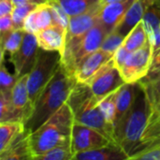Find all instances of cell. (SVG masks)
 Segmentation results:
<instances>
[{
    "mask_svg": "<svg viewBox=\"0 0 160 160\" xmlns=\"http://www.w3.org/2000/svg\"><path fill=\"white\" fill-rule=\"evenodd\" d=\"M151 114V105L146 92L139 82L133 104L115 127L116 143L128 155L141 142Z\"/></svg>",
    "mask_w": 160,
    "mask_h": 160,
    "instance_id": "obj_1",
    "label": "cell"
},
{
    "mask_svg": "<svg viewBox=\"0 0 160 160\" xmlns=\"http://www.w3.org/2000/svg\"><path fill=\"white\" fill-rule=\"evenodd\" d=\"M73 124V112L66 102L47 122L29 134V146L33 160L57 145L70 142Z\"/></svg>",
    "mask_w": 160,
    "mask_h": 160,
    "instance_id": "obj_2",
    "label": "cell"
},
{
    "mask_svg": "<svg viewBox=\"0 0 160 160\" xmlns=\"http://www.w3.org/2000/svg\"><path fill=\"white\" fill-rule=\"evenodd\" d=\"M67 103L73 112L74 123L88 126L116 143L115 128L106 121L99 108V100L94 96L86 83L77 82Z\"/></svg>",
    "mask_w": 160,
    "mask_h": 160,
    "instance_id": "obj_3",
    "label": "cell"
},
{
    "mask_svg": "<svg viewBox=\"0 0 160 160\" xmlns=\"http://www.w3.org/2000/svg\"><path fill=\"white\" fill-rule=\"evenodd\" d=\"M62 64V54L56 51H46L38 48L37 61L28 74V92L32 104L35 103Z\"/></svg>",
    "mask_w": 160,
    "mask_h": 160,
    "instance_id": "obj_4",
    "label": "cell"
},
{
    "mask_svg": "<svg viewBox=\"0 0 160 160\" xmlns=\"http://www.w3.org/2000/svg\"><path fill=\"white\" fill-rule=\"evenodd\" d=\"M100 8L101 5L99 4L88 12L70 17L69 24L67 30L65 50L62 54L63 66H66L68 63L75 50L88 31L98 22Z\"/></svg>",
    "mask_w": 160,
    "mask_h": 160,
    "instance_id": "obj_5",
    "label": "cell"
},
{
    "mask_svg": "<svg viewBox=\"0 0 160 160\" xmlns=\"http://www.w3.org/2000/svg\"><path fill=\"white\" fill-rule=\"evenodd\" d=\"M153 51L150 41L141 49L130 52L123 67L119 69L126 83H136L145 78L151 68Z\"/></svg>",
    "mask_w": 160,
    "mask_h": 160,
    "instance_id": "obj_6",
    "label": "cell"
},
{
    "mask_svg": "<svg viewBox=\"0 0 160 160\" xmlns=\"http://www.w3.org/2000/svg\"><path fill=\"white\" fill-rule=\"evenodd\" d=\"M125 83L120 70L114 65L113 57L86 82L99 101L106 96L118 90Z\"/></svg>",
    "mask_w": 160,
    "mask_h": 160,
    "instance_id": "obj_7",
    "label": "cell"
},
{
    "mask_svg": "<svg viewBox=\"0 0 160 160\" xmlns=\"http://www.w3.org/2000/svg\"><path fill=\"white\" fill-rule=\"evenodd\" d=\"M74 87L63 90L52 96L44 102L36 104L31 116L24 124V130L28 134H31L47 122L68 101V98Z\"/></svg>",
    "mask_w": 160,
    "mask_h": 160,
    "instance_id": "obj_8",
    "label": "cell"
},
{
    "mask_svg": "<svg viewBox=\"0 0 160 160\" xmlns=\"http://www.w3.org/2000/svg\"><path fill=\"white\" fill-rule=\"evenodd\" d=\"M109 33L110 32L99 22L96 23L85 35L83 39L75 50L70 60L66 66H64V68L71 75H73L76 68L84 58L100 49L103 40Z\"/></svg>",
    "mask_w": 160,
    "mask_h": 160,
    "instance_id": "obj_9",
    "label": "cell"
},
{
    "mask_svg": "<svg viewBox=\"0 0 160 160\" xmlns=\"http://www.w3.org/2000/svg\"><path fill=\"white\" fill-rule=\"evenodd\" d=\"M112 142L101 132L79 123H74L71 132V150L74 157L82 152L108 146ZM116 144V143H115Z\"/></svg>",
    "mask_w": 160,
    "mask_h": 160,
    "instance_id": "obj_10",
    "label": "cell"
},
{
    "mask_svg": "<svg viewBox=\"0 0 160 160\" xmlns=\"http://www.w3.org/2000/svg\"><path fill=\"white\" fill-rule=\"evenodd\" d=\"M38 48L36 35L26 32L19 50L9 55V62L13 65L18 77L29 74L32 70L37 61Z\"/></svg>",
    "mask_w": 160,
    "mask_h": 160,
    "instance_id": "obj_11",
    "label": "cell"
},
{
    "mask_svg": "<svg viewBox=\"0 0 160 160\" xmlns=\"http://www.w3.org/2000/svg\"><path fill=\"white\" fill-rule=\"evenodd\" d=\"M113 54L98 49L86 58H84L76 68L74 77L78 82L86 83L104 65L111 61Z\"/></svg>",
    "mask_w": 160,
    "mask_h": 160,
    "instance_id": "obj_12",
    "label": "cell"
},
{
    "mask_svg": "<svg viewBox=\"0 0 160 160\" xmlns=\"http://www.w3.org/2000/svg\"><path fill=\"white\" fill-rule=\"evenodd\" d=\"M27 81L28 74L19 77L11 91L12 104L23 125L29 119L34 110V105L29 98Z\"/></svg>",
    "mask_w": 160,
    "mask_h": 160,
    "instance_id": "obj_13",
    "label": "cell"
},
{
    "mask_svg": "<svg viewBox=\"0 0 160 160\" xmlns=\"http://www.w3.org/2000/svg\"><path fill=\"white\" fill-rule=\"evenodd\" d=\"M38 47L46 51H56L63 54L66 45L67 30L62 26L52 23L35 34Z\"/></svg>",
    "mask_w": 160,
    "mask_h": 160,
    "instance_id": "obj_14",
    "label": "cell"
},
{
    "mask_svg": "<svg viewBox=\"0 0 160 160\" xmlns=\"http://www.w3.org/2000/svg\"><path fill=\"white\" fill-rule=\"evenodd\" d=\"M135 0H123L101 6L98 22L111 33L120 23Z\"/></svg>",
    "mask_w": 160,
    "mask_h": 160,
    "instance_id": "obj_15",
    "label": "cell"
},
{
    "mask_svg": "<svg viewBox=\"0 0 160 160\" xmlns=\"http://www.w3.org/2000/svg\"><path fill=\"white\" fill-rule=\"evenodd\" d=\"M152 4H154L153 0H135L114 30L127 37L128 33L142 20L146 9Z\"/></svg>",
    "mask_w": 160,
    "mask_h": 160,
    "instance_id": "obj_16",
    "label": "cell"
},
{
    "mask_svg": "<svg viewBox=\"0 0 160 160\" xmlns=\"http://www.w3.org/2000/svg\"><path fill=\"white\" fill-rule=\"evenodd\" d=\"M29 134L23 130L19 133L6 147L0 152L1 160H33L29 146Z\"/></svg>",
    "mask_w": 160,
    "mask_h": 160,
    "instance_id": "obj_17",
    "label": "cell"
},
{
    "mask_svg": "<svg viewBox=\"0 0 160 160\" xmlns=\"http://www.w3.org/2000/svg\"><path fill=\"white\" fill-rule=\"evenodd\" d=\"M53 23V18L50 5L48 3L38 6L32 10L24 21L23 29L27 33L36 34L38 31L51 26Z\"/></svg>",
    "mask_w": 160,
    "mask_h": 160,
    "instance_id": "obj_18",
    "label": "cell"
},
{
    "mask_svg": "<svg viewBox=\"0 0 160 160\" xmlns=\"http://www.w3.org/2000/svg\"><path fill=\"white\" fill-rule=\"evenodd\" d=\"M73 159L76 160H120L128 159V155L115 143L108 146L88 150L77 154Z\"/></svg>",
    "mask_w": 160,
    "mask_h": 160,
    "instance_id": "obj_19",
    "label": "cell"
},
{
    "mask_svg": "<svg viewBox=\"0 0 160 160\" xmlns=\"http://www.w3.org/2000/svg\"><path fill=\"white\" fill-rule=\"evenodd\" d=\"M139 88V82L136 83H125L120 87L116 99V113L114 127L120 122L127 112L129 110L136 97L137 90Z\"/></svg>",
    "mask_w": 160,
    "mask_h": 160,
    "instance_id": "obj_20",
    "label": "cell"
},
{
    "mask_svg": "<svg viewBox=\"0 0 160 160\" xmlns=\"http://www.w3.org/2000/svg\"><path fill=\"white\" fill-rule=\"evenodd\" d=\"M142 21L147 34L148 40L151 42L160 29V8L155 4L150 5Z\"/></svg>",
    "mask_w": 160,
    "mask_h": 160,
    "instance_id": "obj_21",
    "label": "cell"
},
{
    "mask_svg": "<svg viewBox=\"0 0 160 160\" xmlns=\"http://www.w3.org/2000/svg\"><path fill=\"white\" fill-rule=\"evenodd\" d=\"M147 42H148V37L144 29L142 21H141L126 37L123 45L130 52H132L145 46Z\"/></svg>",
    "mask_w": 160,
    "mask_h": 160,
    "instance_id": "obj_22",
    "label": "cell"
},
{
    "mask_svg": "<svg viewBox=\"0 0 160 160\" xmlns=\"http://www.w3.org/2000/svg\"><path fill=\"white\" fill-rule=\"evenodd\" d=\"M66 12L70 16L80 15L90 11L99 5L100 0H57Z\"/></svg>",
    "mask_w": 160,
    "mask_h": 160,
    "instance_id": "obj_23",
    "label": "cell"
},
{
    "mask_svg": "<svg viewBox=\"0 0 160 160\" xmlns=\"http://www.w3.org/2000/svg\"><path fill=\"white\" fill-rule=\"evenodd\" d=\"M21 122L11 100V92L0 91V123Z\"/></svg>",
    "mask_w": 160,
    "mask_h": 160,
    "instance_id": "obj_24",
    "label": "cell"
},
{
    "mask_svg": "<svg viewBox=\"0 0 160 160\" xmlns=\"http://www.w3.org/2000/svg\"><path fill=\"white\" fill-rule=\"evenodd\" d=\"M23 130L24 125L21 122L0 123V152L5 150L10 142Z\"/></svg>",
    "mask_w": 160,
    "mask_h": 160,
    "instance_id": "obj_25",
    "label": "cell"
},
{
    "mask_svg": "<svg viewBox=\"0 0 160 160\" xmlns=\"http://www.w3.org/2000/svg\"><path fill=\"white\" fill-rule=\"evenodd\" d=\"M140 82L146 92L152 110L160 99V70L154 76H146Z\"/></svg>",
    "mask_w": 160,
    "mask_h": 160,
    "instance_id": "obj_26",
    "label": "cell"
},
{
    "mask_svg": "<svg viewBox=\"0 0 160 160\" xmlns=\"http://www.w3.org/2000/svg\"><path fill=\"white\" fill-rule=\"evenodd\" d=\"M73 153L71 150V142L57 145L46 153L37 157L35 160H72Z\"/></svg>",
    "mask_w": 160,
    "mask_h": 160,
    "instance_id": "obj_27",
    "label": "cell"
},
{
    "mask_svg": "<svg viewBox=\"0 0 160 160\" xmlns=\"http://www.w3.org/2000/svg\"><path fill=\"white\" fill-rule=\"evenodd\" d=\"M120 89V88H119ZM118 90L111 93L110 95L106 96L99 101V108L106 119V121L114 127L115 122V113H116V99L118 95ZM115 128V127H114Z\"/></svg>",
    "mask_w": 160,
    "mask_h": 160,
    "instance_id": "obj_28",
    "label": "cell"
},
{
    "mask_svg": "<svg viewBox=\"0 0 160 160\" xmlns=\"http://www.w3.org/2000/svg\"><path fill=\"white\" fill-rule=\"evenodd\" d=\"M25 34L26 32L24 31V29H15L11 33V35L5 42L4 47L1 49V62L4 61L5 52H8L9 55H11L19 50V48L22 43Z\"/></svg>",
    "mask_w": 160,
    "mask_h": 160,
    "instance_id": "obj_29",
    "label": "cell"
},
{
    "mask_svg": "<svg viewBox=\"0 0 160 160\" xmlns=\"http://www.w3.org/2000/svg\"><path fill=\"white\" fill-rule=\"evenodd\" d=\"M48 4L50 5L52 18H53V23L58 24L68 30V26L69 24L70 16L66 12V10L63 8V7L60 5V3L57 0H49Z\"/></svg>",
    "mask_w": 160,
    "mask_h": 160,
    "instance_id": "obj_30",
    "label": "cell"
},
{
    "mask_svg": "<svg viewBox=\"0 0 160 160\" xmlns=\"http://www.w3.org/2000/svg\"><path fill=\"white\" fill-rule=\"evenodd\" d=\"M125 38H126L125 36L121 35L116 30H113V31H112L111 33H109L107 35V37L105 38V39L102 42V45H101L100 49H102L103 51H105L107 52L114 54V52L123 44Z\"/></svg>",
    "mask_w": 160,
    "mask_h": 160,
    "instance_id": "obj_31",
    "label": "cell"
},
{
    "mask_svg": "<svg viewBox=\"0 0 160 160\" xmlns=\"http://www.w3.org/2000/svg\"><path fill=\"white\" fill-rule=\"evenodd\" d=\"M38 6L36 5H22L14 7L13 11L11 13L13 25L15 29H23L24 21L27 17V15L34 10Z\"/></svg>",
    "mask_w": 160,
    "mask_h": 160,
    "instance_id": "obj_32",
    "label": "cell"
},
{
    "mask_svg": "<svg viewBox=\"0 0 160 160\" xmlns=\"http://www.w3.org/2000/svg\"><path fill=\"white\" fill-rule=\"evenodd\" d=\"M18 76L16 73L14 74H10L6 66L4 61L1 62V69H0V91H4V92H11L12 88L14 87L17 80H18Z\"/></svg>",
    "mask_w": 160,
    "mask_h": 160,
    "instance_id": "obj_33",
    "label": "cell"
},
{
    "mask_svg": "<svg viewBox=\"0 0 160 160\" xmlns=\"http://www.w3.org/2000/svg\"><path fill=\"white\" fill-rule=\"evenodd\" d=\"M154 138H160V113L149 118L148 124L144 129L141 142Z\"/></svg>",
    "mask_w": 160,
    "mask_h": 160,
    "instance_id": "obj_34",
    "label": "cell"
},
{
    "mask_svg": "<svg viewBox=\"0 0 160 160\" xmlns=\"http://www.w3.org/2000/svg\"><path fill=\"white\" fill-rule=\"evenodd\" d=\"M15 30L13 25V21L11 15H6L0 17V48L4 47L5 42L11 35V33Z\"/></svg>",
    "mask_w": 160,
    "mask_h": 160,
    "instance_id": "obj_35",
    "label": "cell"
},
{
    "mask_svg": "<svg viewBox=\"0 0 160 160\" xmlns=\"http://www.w3.org/2000/svg\"><path fill=\"white\" fill-rule=\"evenodd\" d=\"M130 159H145V160H160V146H157L135 155Z\"/></svg>",
    "mask_w": 160,
    "mask_h": 160,
    "instance_id": "obj_36",
    "label": "cell"
},
{
    "mask_svg": "<svg viewBox=\"0 0 160 160\" xmlns=\"http://www.w3.org/2000/svg\"><path fill=\"white\" fill-rule=\"evenodd\" d=\"M129 54H130V52L123 44L114 52V54H113V62H114L115 67L118 69H120L123 67V65L127 61V59H128V57Z\"/></svg>",
    "mask_w": 160,
    "mask_h": 160,
    "instance_id": "obj_37",
    "label": "cell"
},
{
    "mask_svg": "<svg viewBox=\"0 0 160 160\" xmlns=\"http://www.w3.org/2000/svg\"><path fill=\"white\" fill-rule=\"evenodd\" d=\"M160 70V48L153 54L150 71L147 76H154Z\"/></svg>",
    "mask_w": 160,
    "mask_h": 160,
    "instance_id": "obj_38",
    "label": "cell"
},
{
    "mask_svg": "<svg viewBox=\"0 0 160 160\" xmlns=\"http://www.w3.org/2000/svg\"><path fill=\"white\" fill-rule=\"evenodd\" d=\"M14 8L12 0H0V17L11 15Z\"/></svg>",
    "mask_w": 160,
    "mask_h": 160,
    "instance_id": "obj_39",
    "label": "cell"
},
{
    "mask_svg": "<svg viewBox=\"0 0 160 160\" xmlns=\"http://www.w3.org/2000/svg\"><path fill=\"white\" fill-rule=\"evenodd\" d=\"M12 1H13L14 7H18V6H22V5L39 6V5H43V4L48 3L49 0H12Z\"/></svg>",
    "mask_w": 160,
    "mask_h": 160,
    "instance_id": "obj_40",
    "label": "cell"
},
{
    "mask_svg": "<svg viewBox=\"0 0 160 160\" xmlns=\"http://www.w3.org/2000/svg\"><path fill=\"white\" fill-rule=\"evenodd\" d=\"M120 1H123V0H100V1H99V4H100L101 6H104V5L110 4V3H114V2H120Z\"/></svg>",
    "mask_w": 160,
    "mask_h": 160,
    "instance_id": "obj_41",
    "label": "cell"
},
{
    "mask_svg": "<svg viewBox=\"0 0 160 160\" xmlns=\"http://www.w3.org/2000/svg\"><path fill=\"white\" fill-rule=\"evenodd\" d=\"M153 3L155 5H157L158 8H160V0H153Z\"/></svg>",
    "mask_w": 160,
    "mask_h": 160,
    "instance_id": "obj_42",
    "label": "cell"
}]
</instances>
